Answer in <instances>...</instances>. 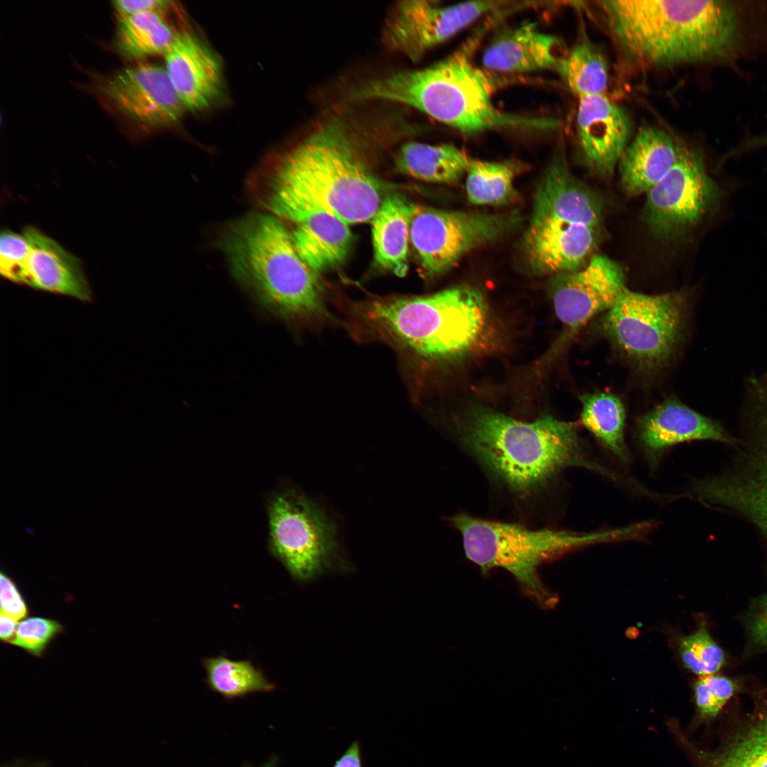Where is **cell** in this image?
Here are the masks:
<instances>
[{
	"label": "cell",
	"mask_w": 767,
	"mask_h": 767,
	"mask_svg": "<svg viewBox=\"0 0 767 767\" xmlns=\"http://www.w3.org/2000/svg\"><path fill=\"white\" fill-rule=\"evenodd\" d=\"M452 432L461 450L516 507L540 503L570 467L612 477L586 455L575 425L550 415L527 422L476 405L454 420Z\"/></svg>",
	"instance_id": "1"
},
{
	"label": "cell",
	"mask_w": 767,
	"mask_h": 767,
	"mask_svg": "<svg viewBox=\"0 0 767 767\" xmlns=\"http://www.w3.org/2000/svg\"><path fill=\"white\" fill-rule=\"evenodd\" d=\"M501 17L494 14L459 48L428 67L402 70L371 80L352 94L357 100L401 104L464 134L494 129L554 130L557 120L499 110L492 96L502 80L476 66L473 55L489 29Z\"/></svg>",
	"instance_id": "2"
},
{
	"label": "cell",
	"mask_w": 767,
	"mask_h": 767,
	"mask_svg": "<svg viewBox=\"0 0 767 767\" xmlns=\"http://www.w3.org/2000/svg\"><path fill=\"white\" fill-rule=\"evenodd\" d=\"M624 57L642 68H671L722 60L739 39L737 8L725 1L597 2Z\"/></svg>",
	"instance_id": "3"
},
{
	"label": "cell",
	"mask_w": 767,
	"mask_h": 767,
	"mask_svg": "<svg viewBox=\"0 0 767 767\" xmlns=\"http://www.w3.org/2000/svg\"><path fill=\"white\" fill-rule=\"evenodd\" d=\"M353 130L337 117L317 126L280 162L268 193L307 200L348 224L372 220L382 202L381 187Z\"/></svg>",
	"instance_id": "4"
},
{
	"label": "cell",
	"mask_w": 767,
	"mask_h": 767,
	"mask_svg": "<svg viewBox=\"0 0 767 767\" xmlns=\"http://www.w3.org/2000/svg\"><path fill=\"white\" fill-rule=\"evenodd\" d=\"M219 245L239 281L272 313L302 322L329 315L317 273L280 218L254 214L229 224Z\"/></svg>",
	"instance_id": "5"
},
{
	"label": "cell",
	"mask_w": 767,
	"mask_h": 767,
	"mask_svg": "<svg viewBox=\"0 0 767 767\" xmlns=\"http://www.w3.org/2000/svg\"><path fill=\"white\" fill-rule=\"evenodd\" d=\"M382 337L421 359L450 362L477 344L489 324L482 293L457 285L426 295L374 301L362 312Z\"/></svg>",
	"instance_id": "6"
},
{
	"label": "cell",
	"mask_w": 767,
	"mask_h": 767,
	"mask_svg": "<svg viewBox=\"0 0 767 767\" xmlns=\"http://www.w3.org/2000/svg\"><path fill=\"white\" fill-rule=\"evenodd\" d=\"M449 521L462 536L466 557L482 573L493 568L506 570L530 597L545 607L551 606L554 597L540 579L538 568L542 563L577 548L638 538L640 535L636 524L581 533L555 528H533L466 513H457Z\"/></svg>",
	"instance_id": "7"
},
{
	"label": "cell",
	"mask_w": 767,
	"mask_h": 767,
	"mask_svg": "<svg viewBox=\"0 0 767 767\" xmlns=\"http://www.w3.org/2000/svg\"><path fill=\"white\" fill-rule=\"evenodd\" d=\"M743 437L733 467L695 484L704 502L754 524L767 541V371L746 381Z\"/></svg>",
	"instance_id": "8"
},
{
	"label": "cell",
	"mask_w": 767,
	"mask_h": 767,
	"mask_svg": "<svg viewBox=\"0 0 767 767\" xmlns=\"http://www.w3.org/2000/svg\"><path fill=\"white\" fill-rule=\"evenodd\" d=\"M687 295L682 291L647 295L627 289L604 313L600 330L614 347L642 369L666 363L682 337Z\"/></svg>",
	"instance_id": "9"
},
{
	"label": "cell",
	"mask_w": 767,
	"mask_h": 767,
	"mask_svg": "<svg viewBox=\"0 0 767 767\" xmlns=\"http://www.w3.org/2000/svg\"><path fill=\"white\" fill-rule=\"evenodd\" d=\"M269 548L300 582L309 581L336 564V528L324 510L295 491L283 489L268 501Z\"/></svg>",
	"instance_id": "10"
},
{
	"label": "cell",
	"mask_w": 767,
	"mask_h": 767,
	"mask_svg": "<svg viewBox=\"0 0 767 767\" xmlns=\"http://www.w3.org/2000/svg\"><path fill=\"white\" fill-rule=\"evenodd\" d=\"M601 229L587 225L575 207L538 185L522 243L529 268L554 276L583 267L594 255Z\"/></svg>",
	"instance_id": "11"
},
{
	"label": "cell",
	"mask_w": 767,
	"mask_h": 767,
	"mask_svg": "<svg viewBox=\"0 0 767 767\" xmlns=\"http://www.w3.org/2000/svg\"><path fill=\"white\" fill-rule=\"evenodd\" d=\"M521 219L517 212L446 211L415 205L410 240L425 271L437 276L470 251L512 232Z\"/></svg>",
	"instance_id": "12"
},
{
	"label": "cell",
	"mask_w": 767,
	"mask_h": 767,
	"mask_svg": "<svg viewBox=\"0 0 767 767\" xmlns=\"http://www.w3.org/2000/svg\"><path fill=\"white\" fill-rule=\"evenodd\" d=\"M526 7L524 1H469L445 6L428 0L400 1L386 15L381 42L388 50L417 61L481 17Z\"/></svg>",
	"instance_id": "13"
},
{
	"label": "cell",
	"mask_w": 767,
	"mask_h": 767,
	"mask_svg": "<svg viewBox=\"0 0 767 767\" xmlns=\"http://www.w3.org/2000/svg\"><path fill=\"white\" fill-rule=\"evenodd\" d=\"M646 194L644 219L649 230L670 239L715 212L723 191L708 174L700 153L685 143L674 166Z\"/></svg>",
	"instance_id": "14"
},
{
	"label": "cell",
	"mask_w": 767,
	"mask_h": 767,
	"mask_svg": "<svg viewBox=\"0 0 767 767\" xmlns=\"http://www.w3.org/2000/svg\"><path fill=\"white\" fill-rule=\"evenodd\" d=\"M627 289L621 265L599 254L576 271L554 276L550 295L565 331L548 354L560 349L594 316L611 309Z\"/></svg>",
	"instance_id": "15"
},
{
	"label": "cell",
	"mask_w": 767,
	"mask_h": 767,
	"mask_svg": "<svg viewBox=\"0 0 767 767\" xmlns=\"http://www.w3.org/2000/svg\"><path fill=\"white\" fill-rule=\"evenodd\" d=\"M265 206L273 215L295 224L291 233L305 263L320 273L347 259L352 244L349 224L314 203L295 196L269 193Z\"/></svg>",
	"instance_id": "16"
},
{
	"label": "cell",
	"mask_w": 767,
	"mask_h": 767,
	"mask_svg": "<svg viewBox=\"0 0 767 767\" xmlns=\"http://www.w3.org/2000/svg\"><path fill=\"white\" fill-rule=\"evenodd\" d=\"M100 92L125 116L146 127L175 123L185 109L165 70L140 64L104 80Z\"/></svg>",
	"instance_id": "17"
},
{
	"label": "cell",
	"mask_w": 767,
	"mask_h": 767,
	"mask_svg": "<svg viewBox=\"0 0 767 767\" xmlns=\"http://www.w3.org/2000/svg\"><path fill=\"white\" fill-rule=\"evenodd\" d=\"M630 114L606 94L579 98L576 114L578 148L585 165L602 177L611 176L630 143Z\"/></svg>",
	"instance_id": "18"
},
{
	"label": "cell",
	"mask_w": 767,
	"mask_h": 767,
	"mask_svg": "<svg viewBox=\"0 0 767 767\" xmlns=\"http://www.w3.org/2000/svg\"><path fill=\"white\" fill-rule=\"evenodd\" d=\"M668 729L695 767H767V692L755 698L751 711L734 722L712 749L692 742L678 722Z\"/></svg>",
	"instance_id": "19"
},
{
	"label": "cell",
	"mask_w": 767,
	"mask_h": 767,
	"mask_svg": "<svg viewBox=\"0 0 767 767\" xmlns=\"http://www.w3.org/2000/svg\"><path fill=\"white\" fill-rule=\"evenodd\" d=\"M562 43L540 31L534 23L496 30L482 55L483 67L494 73L518 74L553 70L562 59Z\"/></svg>",
	"instance_id": "20"
},
{
	"label": "cell",
	"mask_w": 767,
	"mask_h": 767,
	"mask_svg": "<svg viewBox=\"0 0 767 767\" xmlns=\"http://www.w3.org/2000/svg\"><path fill=\"white\" fill-rule=\"evenodd\" d=\"M165 70L185 109L200 111L218 97L222 69L214 54L187 32L176 34L165 53Z\"/></svg>",
	"instance_id": "21"
},
{
	"label": "cell",
	"mask_w": 767,
	"mask_h": 767,
	"mask_svg": "<svg viewBox=\"0 0 767 767\" xmlns=\"http://www.w3.org/2000/svg\"><path fill=\"white\" fill-rule=\"evenodd\" d=\"M29 242L20 285L89 302L92 293L79 259L38 229L23 230Z\"/></svg>",
	"instance_id": "22"
},
{
	"label": "cell",
	"mask_w": 767,
	"mask_h": 767,
	"mask_svg": "<svg viewBox=\"0 0 767 767\" xmlns=\"http://www.w3.org/2000/svg\"><path fill=\"white\" fill-rule=\"evenodd\" d=\"M638 435L643 446L652 453L692 440H711L733 447L739 442L719 421L675 398L665 400L641 417Z\"/></svg>",
	"instance_id": "23"
},
{
	"label": "cell",
	"mask_w": 767,
	"mask_h": 767,
	"mask_svg": "<svg viewBox=\"0 0 767 767\" xmlns=\"http://www.w3.org/2000/svg\"><path fill=\"white\" fill-rule=\"evenodd\" d=\"M685 145L662 128L641 127L617 165L626 193L631 196L646 193L674 166Z\"/></svg>",
	"instance_id": "24"
},
{
	"label": "cell",
	"mask_w": 767,
	"mask_h": 767,
	"mask_svg": "<svg viewBox=\"0 0 767 767\" xmlns=\"http://www.w3.org/2000/svg\"><path fill=\"white\" fill-rule=\"evenodd\" d=\"M415 204L403 196L384 199L372 219L374 259L383 269L402 277L408 270L410 226Z\"/></svg>",
	"instance_id": "25"
},
{
	"label": "cell",
	"mask_w": 767,
	"mask_h": 767,
	"mask_svg": "<svg viewBox=\"0 0 767 767\" xmlns=\"http://www.w3.org/2000/svg\"><path fill=\"white\" fill-rule=\"evenodd\" d=\"M394 161L398 170L405 175L426 182L450 184L466 173L471 158L452 144L410 141L398 149Z\"/></svg>",
	"instance_id": "26"
},
{
	"label": "cell",
	"mask_w": 767,
	"mask_h": 767,
	"mask_svg": "<svg viewBox=\"0 0 767 767\" xmlns=\"http://www.w3.org/2000/svg\"><path fill=\"white\" fill-rule=\"evenodd\" d=\"M175 36L160 12L148 11L119 17L115 43L122 57L136 60L165 54Z\"/></svg>",
	"instance_id": "27"
},
{
	"label": "cell",
	"mask_w": 767,
	"mask_h": 767,
	"mask_svg": "<svg viewBox=\"0 0 767 767\" xmlns=\"http://www.w3.org/2000/svg\"><path fill=\"white\" fill-rule=\"evenodd\" d=\"M556 72L578 98L606 94L609 81L606 58L585 36L565 55Z\"/></svg>",
	"instance_id": "28"
},
{
	"label": "cell",
	"mask_w": 767,
	"mask_h": 767,
	"mask_svg": "<svg viewBox=\"0 0 767 767\" xmlns=\"http://www.w3.org/2000/svg\"><path fill=\"white\" fill-rule=\"evenodd\" d=\"M518 161L491 162L471 159L466 174L468 200L475 205H501L517 197L513 182L525 170Z\"/></svg>",
	"instance_id": "29"
},
{
	"label": "cell",
	"mask_w": 767,
	"mask_h": 767,
	"mask_svg": "<svg viewBox=\"0 0 767 767\" xmlns=\"http://www.w3.org/2000/svg\"><path fill=\"white\" fill-rule=\"evenodd\" d=\"M580 399L584 427L621 461L629 462L624 440L625 409L621 400L605 392L584 393Z\"/></svg>",
	"instance_id": "30"
},
{
	"label": "cell",
	"mask_w": 767,
	"mask_h": 767,
	"mask_svg": "<svg viewBox=\"0 0 767 767\" xmlns=\"http://www.w3.org/2000/svg\"><path fill=\"white\" fill-rule=\"evenodd\" d=\"M206 683L226 699L256 692H270L276 686L249 660H232L224 655L202 658Z\"/></svg>",
	"instance_id": "31"
},
{
	"label": "cell",
	"mask_w": 767,
	"mask_h": 767,
	"mask_svg": "<svg viewBox=\"0 0 767 767\" xmlns=\"http://www.w3.org/2000/svg\"><path fill=\"white\" fill-rule=\"evenodd\" d=\"M739 690V685L729 677L716 674L699 677L693 685L696 715L692 727L714 721Z\"/></svg>",
	"instance_id": "32"
},
{
	"label": "cell",
	"mask_w": 767,
	"mask_h": 767,
	"mask_svg": "<svg viewBox=\"0 0 767 767\" xmlns=\"http://www.w3.org/2000/svg\"><path fill=\"white\" fill-rule=\"evenodd\" d=\"M678 651L683 665L699 677L716 674L725 663L723 649L704 626L680 638Z\"/></svg>",
	"instance_id": "33"
},
{
	"label": "cell",
	"mask_w": 767,
	"mask_h": 767,
	"mask_svg": "<svg viewBox=\"0 0 767 767\" xmlns=\"http://www.w3.org/2000/svg\"><path fill=\"white\" fill-rule=\"evenodd\" d=\"M58 621L40 616L22 620L13 638L9 643L33 656L40 657L49 643L63 631Z\"/></svg>",
	"instance_id": "34"
},
{
	"label": "cell",
	"mask_w": 767,
	"mask_h": 767,
	"mask_svg": "<svg viewBox=\"0 0 767 767\" xmlns=\"http://www.w3.org/2000/svg\"><path fill=\"white\" fill-rule=\"evenodd\" d=\"M30 246L22 234L5 229L0 236V273L5 279L21 283Z\"/></svg>",
	"instance_id": "35"
},
{
	"label": "cell",
	"mask_w": 767,
	"mask_h": 767,
	"mask_svg": "<svg viewBox=\"0 0 767 767\" xmlns=\"http://www.w3.org/2000/svg\"><path fill=\"white\" fill-rule=\"evenodd\" d=\"M0 576L1 614L17 621L24 619L28 614V608L16 584L4 572Z\"/></svg>",
	"instance_id": "36"
},
{
	"label": "cell",
	"mask_w": 767,
	"mask_h": 767,
	"mask_svg": "<svg viewBox=\"0 0 767 767\" xmlns=\"http://www.w3.org/2000/svg\"><path fill=\"white\" fill-rule=\"evenodd\" d=\"M747 626L750 641L758 648L767 650V594L756 600Z\"/></svg>",
	"instance_id": "37"
},
{
	"label": "cell",
	"mask_w": 767,
	"mask_h": 767,
	"mask_svg": "<svg viewBox=\"0 0 767 767\" xmlns=\"http://www.w3.org/2000/svg\"><path fill=\"white\" fill-rule=\"evenodd\" d=\"M169 3L168 1L163 0H116L112 1L119 17L148 11L160 12L167 8Z\"/></svg>",
	"instance_id": "38"
},
{
	"label": "cell",
	"mask_w": 767,
	"mask_h": 767,
	"mask_svg": "<svg viewBox=\"0 0 767 767\" xmlns=\"http://www.w3.org/2000/svg\"><path fill=\"white\" fill-rule=\"evenodd\" d=\"M334 767H361L359 745L357 741L350 745Z\"/></svg>",
	"instance_id": "39"
},
{
	"label": "cell",
	"mask_w": 767,
	"mask_h": 767,
	"mask_svg": "<svg viewBox=\"0 0 767 767\" xmlns=\"http://www.w3.org/2000/svg\"><path fill=\"white\" fill-rule=\"evenodd\" d=\"M17 620L5 614L0 616V638L3 642L10 643L17 630Z\"/></svg>",
	"instance_id": "40"
},
{
	"label": "cell",
	"mask_w": 767,
	"mask_h": 767,
	"mask_svg": "<svg viewBox=\"0 0 767 767\" xmlns=\"http://www.w3.org/2000/svg\"><path fill=\"white\" fill-rule=\"evenodd\" d=\"M276 759L272 758L260 767H276Z\"/></svg>",
	"instance_id": "41"
},
{
	"label": "cell",
	"mask_w": 767,
	"mask_h": 767,
	"mask_svg": "<svg viewBox=\"0 0 767 767\" xmlns=\"http://www.w3.org/2000/svg\"><path fill=\"white\" fill-rule=\"evenodd\" d=\"M751 143H753L754 145L767 143V136H765V137H763V138H761L760 139H758L756 141H754Z\"/></svg>",
	"instance_id": "42"
}]
</instances>
